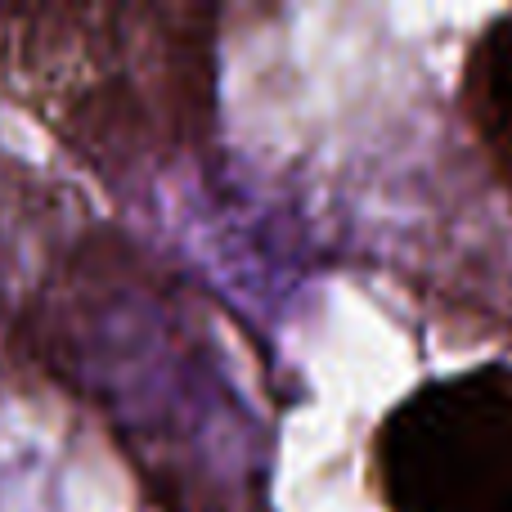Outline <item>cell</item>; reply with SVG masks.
Wrapping results in <instances>:
<instances>
[{"instance_id": "6da1fadb", "label": "cell", "mask_w": 512, "mask_h": 512, "mask_svg": "<svg viewBox=\"0 0 512 512\" xmlns=\"http://www.w3.org/2000/svg\"><path fill=\"white\" fill-rule=\"evenodd\" d=\"M373 454L396 512H512V369L423 387L382 423Z\"/></svg>"}, {"instance_id": "7a4b0ae2", "label": "cell", "mask_w": 512, "mask_h": 512, "mask_svg": "<svg viewBox=\"0 0 512 512\" xmlns=\"http://www.w3.org/2000/svg\"><path fill=\"white\" fill-rule=\"evenodd\" d=\"M468 113L490 162L512 185V14L477 41L468 68Z\"/></svg>"}]
</instances>
